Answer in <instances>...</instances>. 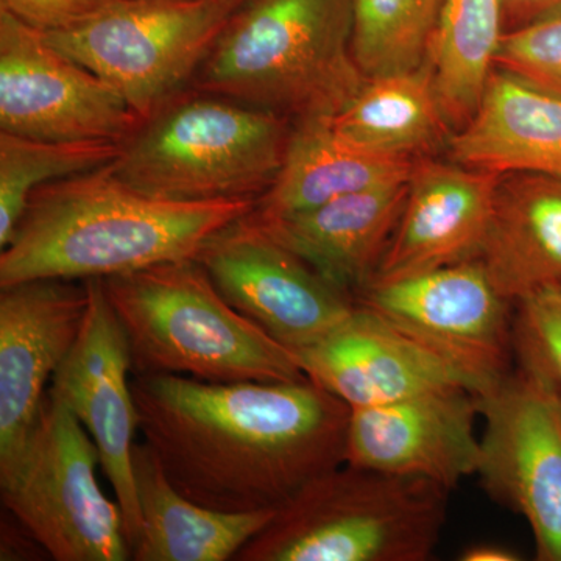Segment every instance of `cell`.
Instances as JSON below:
<instances>
[{"instance_id": "1", "label": "cell", "mask_w": 561, "mask_h": 561, "mask_svg": "<svg viewBox=\"0 0 561 561\" xmlns=\"http://www.w3.org/2000/svg\"><path fill=\"white\" fill-rule=\"evenodd\" d=\"M138 426L184 496L228 513L279 511L346 461L351 408L311 379L131 376Z\"/></svg>"}, {"instance_id": "20", "label": "cell", "mask_w": 561, "mask_h": 561, "mask_svg": "<svg viewBox=\"0 0 561 561\" xmlns=\"http://www.w3.org/2000/svg\"><path fill=\"white\" fill-rule=\"evenodd\" d=\"M420 161L362 147L335 130L331 117L295 121L283 168L253 216L279 219L343 195L402 183Z\"/></svg>"}, {"instance_id": "2", "label": "cell", "mask_w": 561, "mask_h": 561, "mask_svg": "<svg viewBox=\"0 0 561 561\" xmlns=\"http://www.w3.org/2000/svg\"><path fill=\"white\" fill-rule=\"evenodd\" d=\"M254 206V201L149 197L117 179L110 165L44 184L0 251V287L46 278L105 279L195 260L214 232Z\"/></svg>"}, {"instance_id": "13", "label": "cell", "mask_w": 561, "mask_h": 561, "mask_svg": "<svg viewBox=\"0 0 561 561\" xmlns=\"http://www.w3.org/2000/svg\"><path fill=\"white\" fill-rule=\"evenodd\" d=\"M90 302L88 280L46 278L0 287V479L20 461Z\"/></svg>"}, {"instance_id": "33", "label": "cell", "mask_w": 561, "mask_h": 561, "mask_svg": "<svg viewBox=\"0 0 561 561\" xmlns=\"http://www.w3.org/2000/svg\"><path fill=\"white\" fill-rule=\"evenodd\" d=\"M243 2H247V0H243Z\"/></svg>"}, {"instance_id": "28", "label": "cell", "mask_w": 561, "mask_h": 561, "mask_svg": "<svg viewBox=\"0 0 561 561\" xmlns=\"http://www.w3.org/2000/svg\"><path fill=\"white\" fill-rule=\"evenodd\" d=\"M494 69L561 99V11L502 35Z\"/></svg>"}, {"instance_id": "32", "label": "cell", "mask_w": 561, "mask_h": 561, "mask_svg": "<svg viewBox=\"0 0 561 561\" xmlns=\"http://www.w3.org/2000/svg\"><path fill=\"white\" fill-rule=\"evenodd\" d=\"M560 408H561V393H560Z\"/></svg>"}, {"instance_id": "9", "label": "cell", "mask_w": 561, "mask_h": 561, "mask_svg": "<svg viewBox=\"0 0 561 561\" xmlns=\"http://www.w3.org/2000/svg\"><path fill=\"white\" fill-rule=\"evenodd\" d=\"M354 301L470 373L486 391L511 373L513 302L479 260L368 284Z\"/></svg>"}, {"instance_id": "12", "label": "cell", "mask_w": 561, "mask_h": 561, "mask_svg": "<svg viewBox=\"0 0 561 561\" xmlns=\"http://www.w3.org/2000/svg\"><path fill=\"white\" fill-rule=\"evenodd\" d=\"M142 121L110 83L0 9V131L122 144Z\"/></svg>"}, {"instance_id": "3", "label": "cell", "mask_w": 561, "mask_h": 561, "mask_svg": "<svg viewBox=\"0 0 561 561\" xmlns=\"http://www.w3.org/2000/svg\"><path fill=\"white\" fill-rule=\"evenodd\" d=\"M365 80L353 55V0H247L192 84L301 121L335 116Z\"/></svg>"}, {"instance_id": "14", "label": "cell", "mask_w": 561, "mask_h": 561, "mask_svg": "<svg viewBox=\"0 0 561 561\" xmlns=\"http://www.w3.org/2000/svg\"><path fill=\"white\" fill-rule=\"evenodd\" d=\"M91 302L83 330L49 391L91 435L101 468L124 516L125 537L130 549L139 537L140 515L133 446L138 411L131 391V359L127 337L111 308L102 279L88 280Z\"/></svg>"}, {"instance_id": "18", "label": "cell", "mask_w": 561, "mask_h": 561, "mask_svg": "<svg viewBox=\"0 0 561 561\" xmlns=\"http://www.w3.org/2000/svg\"><path fill=\"white\" fill-rule=\"evenodd\" d=\"M409 181L343 195L279 219H260L253 210L250 217L273 241L354 298L370 283L386 253L408 198Z\"/></svg>"}, {"instance_id": "24", "label": "cell", "mask_w": 561, "mask_h": 561, "mask_svg": "<svg viewBox=\"0 0 561 561\" xmlns=\"http://www.w3.org/2000/svg\"><path fill=\"white\" fill-rule=\"evenodd\" d=\"M502 35V0H442L426 65L454 131L478 110Z\"/></svg>"}, {"instance_id": "23", "label": "cell", "mask_w": 561, "mask_h": 561, "mask_svg": "<svg viewBox=\"0 0 561 561\" xmlns=\"http://www.w3.org/2000/svg\"><path fill=\"white\" fill-rule=\"evenodd\" d=\"M331 121L362 147L412 160L430 158L454 135L427 65L365 80Z\"/></svg>"}, {"instance_id": "25", "label": "cell", "mask_w": 561, "mask_h": 561, "mask_svg": "<svg viewBox=\"0 0 561 561\" xmlns=\"http://www.w3.org/2000/svg\"><path fill=\"white\" fill-rule=\"evenodd\" d=\"M111 140H50L0 131V250L16 231L33 192L106 168L121 153Z\"/></svg>"}, {"instance_id": "15", "label": "cell", "mask_w": 561, "mask_h": 561, "mask_svg": "<svg viewBox=\"0 0 561 561\" xmlns=\"http://www.w3.org/2000/svg\"><path fill=\"white\" fill-rule=\"evenodd\" d=\"M481 394L451 389L351 409L346 461L365 470L430 479L451 490L478 474Z\"/></svg>"}, {"instance_id": "21", "label": "cell", "mask_w": 561, "mask_h": 561, "mask_svg": "<svg viewBox=\"0 0 561 561\" xmlns=\"http://www.w3.org/2000/svg\"><path fill=\"white\" fill-rule=\"evenodd\" d=\"M478 260L513 305L561 283V176H501Z\"/></svg>"}, {"instance_id": "11", "label": "cell", "mask_w": 561, "mask_h": 561, "mask_svg": "<svg viewBox=\"0 0 561 561\" xmlns=\"http://www.w3.org/2000/svg\"><path fill=\"white\" fill-rule=\"evenodd\" d=\"M195 260L228 305L294 353L321 341L357 308L250 214L214 232Z\"/></svg>"}, {"instance_id": "4", "label": "cell", "mask_w": 561, "mask_h": 561, "mask_svg": "<svg viewBox=\"0 0 561 561\" xmlns=\"http://www.w3.org/2000/svg\"><path fill=\"white\" fill-rule=\"evenodd\" d=\"M130 350L131 376L203 382L308 379L294 351L236 311L197 260L102 279Z\"/></svg>"}, {"instance_id": "29", "label": "cell", "mask_w": 561, "mask_h": 561, "mask_svg": "<svg viewBox=\"0 0 561 561\" xmlns=\"http://www.w3.org/2000/svg\"><path fill=\"white\" fill-rule=\"evenodd\" d=\"M111 2L114 0H0V9L41 32H54L94 16Z\"/></svg>"}, {"instance_id": "30", "label": "cell", "mask_w": 561, "mask_h": 561, "mask_svg": "<svg viewBox=\"0 0 561 561\" xmlns=\"http://www.w3.org/2000/svg\"><path fill=\"white\" fill-rule=\"evenodd\" d=\"M502 10L505 33L559 13L561 0H502Z\"/></svg>"}, {"instance_id": "27", "label": "cell", "mask_w": 561, "mask_h": 561, "mask_svg": "<svg viewBox=\"0 0 561 561\" xmlns=\"http://www.w3.org/2000/svg\"><path fill=\"white\" fill-rule=\"evenodd\" d=\"M513 351L524 371L551 383L561 393V283L516 302Z\"/></svg>"}, {"instance_id": "19", "label": "cell", "mask_w": 561, "mask_h": 561, "mask_svg": "<svg viewBox=\"0 0 561 561\" xmlns=\"http://www.w3.org/2000/svg\"><path fill=\"white\" fill-rule=\"evenodd\" d=\"M448 147L451 161L476 171L561 176V99L494 69Z\"/></svg>"}, {"instance_id": "26", "label": "cell", "mask_w": 561, "mask_h": 561, "mask_svg": "<svg viewBox=\"0 0 561 561\" xmlns=\"http://www.w3.org/2000/svg\"><path fill=\"white\" fill-rule=\"evenodd\" d=\"M442 0H353V55L365 79L426 65Z\"/></svg>"}, {"instance_id": "5", "label": "cell", "mask_w": 561, "mask_h": 561, "mask_svg": "<svg viewBox=\"0 0 561 561\" xmlns=\"http://www.w3.org/2000/svg\"><path fill=\"white\" fill-rule=\"evenodd\" d=\"M290 122L208 92L176 94L122 142L110 169L161 201L257 202L283 168Z\"/></svg>"}, {"instance_id": "31", "label": "cell", "mask_w": 561, "mask_h": 561, "mask_svg": "<svg viewBox=\"0 0 561 561\" xmlns=\"http://www.w3.org/2000/svg\"><path fill=\"white\" fill-rule=\"evenodd\" d=\"M461 561H518L522 557L512 549L497 545H474L465 549L460 556Z\"/></svg>"}, {"instance_id": "17", "label": "cell", "mask_w": 561, "mask_h": 561, "mask_svg": "<svg viewBox=\"0 0 561 561\" xmlns=\"http://www.w3.org/2000/svg\"><path fill=\"white\" fill-rule=\"evenodd\" d=\"M500 181V175L454 161L421 160L409 181L400 220L368 284L478 260Z\"/></svg>"}, {"instance_id": "7", "label": "cell", "mask_w": 561, "mask_h": 561, "mask_svg": "<svg viewBox=\"0 0 561 561\" xmlns=\"http://www.w3.org/2000/svg\"><path fill=\"white\" fill-rule=\"evenodd\" d=\"M243 0H114L72 27L43 32L110 83L142 119L194 79Z\"/></svg>"}, {"instance_id": "8", "label": "cell", "mask_w": 561, "mask_h": 561, "mask_svg": "<svg viewBox=\"0 0 561 561\" xmlns=\"http://www.w3.org/2000/svg\"><path fill=\"white\" fill-rule=\"evenodd\" d=\"M99 465L83 424L47 391L27 446L0 489L3 508L54 560H131L124 516L99 485Z\"/></svg>"}, {"instance_id": "6", "label": "cell", "mask_w": 561, "mask_h": 561, "mask_svg": "<svg viewBox=\"0 0 561 561\" xmlns=\"http://www.w3.org/2000/svg\"><path fill=\"white\" fill-rule=\"evenodd\" d=\"M448 491L430 479L343 463L302 486L232 560H430Z\"/></svg>"}, {"instance_id": "16", "label": "cell", "mask_w": 561, "mask_h": 561, "mask_svg": "<svg viewBox=\"0 0 561 561\" xmlns=\"http://www.w3.org/2000/svg\"><path fill=\"white\" fill-rule=\"evenodd\" d=\"M295 356L311 381L351 409L440 390L486 393L470 373L359 306L341 327Z\"/></svg>"}, {"instance_id": "10", "label": "cell", "mask_w": 561, "mask_h": 561, "mask_svg": "<svg viewBox=\"0 0 561 561\" xmlns=\"http://www.w3.org/2000/svg\"><path fill=\"white\" fill-rule=\"evenodd\" d=\"M481 415L483 486L529 523L538 560L561 561L559 391L522 368L482 394Z\"/></svg>"}, {"instance_id": "22", "label": "cell", "mask_w": 561, "mask_h": 561, "mask_svg": "<svg viewBox=\"0 0 561 561\" xmlns=\"http://www.w3.org/2000/svg\"><path fill=\"white\" fill-rule=\"evenodd\" d=\"M131 460L140 515L131 560H232L275 515L213 511L191 501L172 485L147 443H135Z\"/></svg>"}]
</instances>
